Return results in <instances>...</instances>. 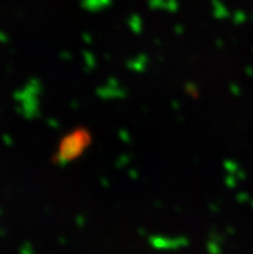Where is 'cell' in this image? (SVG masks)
<instances>
[]
</instances>
